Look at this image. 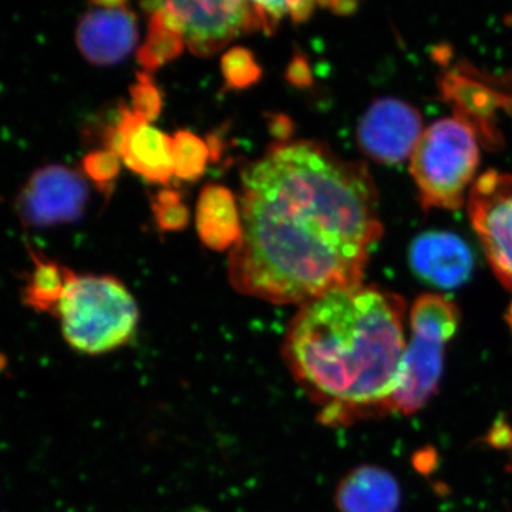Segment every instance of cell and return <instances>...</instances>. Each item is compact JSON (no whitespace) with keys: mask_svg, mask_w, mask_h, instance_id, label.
I'll return each instance as SVG.
<instances>
[{"mask_svg":"<svg viewBox=\"0 0 512 512\" xmlns=\"http://www.w3.org/2000/svg\"><path fill=\"white\" fill-rule=\"evenodd\" d=\"M225 83L231 89H247L261 79V66L245 47H232L221 62Z\"/></svg>","mask_w":512,"mask_h":512,"instance_id":"cell-19","label":"cell"},{"mask_svg":"<svg viewBox=\"0 0 512 512\" xmlns=\"http://www.w3.org/2000/svg\"><path fill=\"white\" fill-rule=\"evenodd\" d=\"M131 103H133L134 114L140 119L148 121L156 120L163 109L160 90L154 86L153 80L148 73H138L137 82L131 86Z\"/></svg>","mask_w":512,"mask_h":512,"instance_id":"cell-21","label":"cell"},{"mask_svg":"<svg viewBox=\"0 0 512 512\" xmlns=\"http://www.w3.org/2000/svg\"><path fill=\"white\" fill-rule=\"evenodd\" d=\"M107 148L134 173L151 183L167 184L174 175L171 137L121 107L116 127L107 134Z\"/></svg>","mask_w":512,"mask_h":512,"instance_id":"cell-9","label":"cell"},{"mask_svg":"<svg viewBox=\"0 0 512 512\" xmlns=\"http://www.w3.org/2000/svg\"><path fill=\"white\" fill-rule=\"evenodd\" d=\"M286 79H288L289 83L295 84L298 87L311 86L313 82L312 72L305 57H293L288 70H286Z\"/></svg>","mask_w":512,"mask_h":512,"instance_id":"cell-23","label":"cell"},{"mask_svg":"<svg viewBox=\"0 0 512 512\" xmlns=\"http://www.w3.org/2000/svg\"><path fill=\"white\" fill-rule=\"evenodd\" d=\"M467 205L491 269L512 291V175L495 170L480 175Z\"/></svg>","mask_w":512,"mask_h":512,"instance_id":"cell-5","label":"cell"},{"mask_svg":"<svg viewBox=\"0 0 512 512\" xmlns=\"http://www.w3.org/2000/svg\"><path fill=\"white\" fill-rule=\"evenodd\" d=\"M89 187L79 171L52 164L30 175L16 198V212L26 227L49 228L79 220Z\"/></svg>","mask_w":512,"mask_h":512,"instance_id":"cell-6","label":"cell"},{"mask_svg":"<svg viewBox=\"0 0 512 512\" xmlns=\"http://www.w3.org/2000/svg\"><path fill=\"white\" fill-rule=\"evenodd\" d=\"M323 8H328L332 10V12L339 13V15H350V13L355 12L356 3L353 2H329V3H320Z\"/></svg>","mask_w":512,"mask_h":512,"instance_id":"cell-25","label":"cell"},{"mask_svg":"<svg viewBox=\"0 0 512 512\" xmlns=\"http://www.w3.org/2000/svg\"><path fill=\"white\" fill-rule=\"evenodd\" d=\"M150 12L146 42L138 49V62L146 70H156L183 53L185 40L177 16L167 2L144 3Z\"/></svg>","mask_w":512,"mask_h":512,"instance_id":"cell-15","label":"cell"},{"mask_svg":"<svg viewBox=\"0 0 512 512\" xmlns=\"http://www.w3.org/2000/svg\"><path fill=\"white\" fill-rule=\"evenodd\" d=\"M195 215L198 235L212 251H232L238 244L242 232L241 208L228 188L205 185Z\"/></svg>","mask_w":512,"mask_h":512,"instance_id":"cell-14","label":"cell"},{"mask_svg":"<svg viewBox=\"0 0 512 512\" xmlns=\"http://www.w3.org/2000/svg\"><path fill=\"white\" fill-rule=\"evenodd\" d=\"M174 175L181 180H198L211 157V147L190 131H178L171 137Z\"/></svg>","mask_w":512,"mask_h":512,"instance_id":"cell-18","label":"cell"},{"mask_svg":"<svg viewBox=\"0 0 512 512\" xmlns=\"http://www.w3.org/2000/svg\"><path fill=\"white\" fill-rule=\"evenodd\" d=\"M93 6L77 25V46L90 63L113 66L136 47L137 18L126 2H94Z\"/></svg>","mask_w":512,"mask_h":512,"instance_id":"cell-10","label":"cell"},{"mask_svg":"<svg viewBox=\"0 0 512 512\" xmlns=\"http://www.w3.org/2000/svg\"><path fill=\"white\" fill-rule=\"evenodd\" d=\"M33 268L22 289V301L28 308L52 315L66 288L72 269L30 251Z\"/></svg>","mask_w":512,"mask_h":512,"instance_id":"cell-16","label":"cell"},{"mask_svg":"<svg viewBox=\"0 0 512 512\" xmlns=\"http://www.w3.org/2000/svg\"><path fill=\"white\" fill-rule=\"evenodd\" d=\"M177 16L185 46L210 57L232 40L262 28L255 2H167Z\"/></svg>","mask_w":512,"mask_h":512,"instance_id":"cell-7","label":"cell"},{"mask_svg":"<svg viewBox=\"0 0 512 512\" xmlns=\"http://www.w3.org/2000/svg\"><path fill=\"white\" fill-rule=\"evenodd\" d=\"M480 147L474 128L460 119L434 121L421 134L410 173L424 210H458L476 177Z\"/></svg>","mask_w":512,"mask_h":512,"instance_id":"cell-4","label":"cell"},{"mask_svg":"<svg viewBox=\"0 0 512 512\" xmlns=\"http://www.w3.org/2000/svg\"><path fill=\"white\" fill-rule=\"evenodd\" d=\"M420 111L406 101H373L357 127V143L377 163L399 164L412 157L423 134Z\"/></svg>","mask_w":512,"mask_h":512,"instance_id":"cell-8","label":"cell"},{"mask_svg":"<svg viewBox=\"0 0 512 512\" xmlns=\"http://www.w3.org/2000/svg\"><path fill=\"white\" fill-rule=\"evenodd\" d=\"M158 225L164 231H180L190 221V211L177 191L164 190L157 194L153 204Z\"/></svg>","mask_w":512,"mask_h":512,"instance_id":"cell-20","label":"cell"},{"mask_svg":"<svg viewBox=\"0 0 512 512\" xmlns=\"http://www.w3.org/2000/svg\"><path fill=\"white\" fill-rule=\"evenodd\" d=\"M84 173L92 178L94 184L99 185L101 190L116 180L120 173V157L114 151L96 150L87 154L83 160Z\"/></svg>","mask_w":512,"mask_h":512,"instance_id":"cell-22","label":"cell"},{"mask_svg":"<svg viewBox=\"0 0 512 512\" xmlns=\"http://www.w3.org/2000/svg\"><path fill=\"white\" fill-rule=\"evenodd\" d=\"M402 500L396 478L375 466L357 467L336 488L340 512H397Z\"/></svg>","mask_w":512,"mask_h":512,"instance_id":"cell-13","label":"cell"},{"mask_svg":"<svg viewBox=\"0 0 512 512\" xmlns=\"http://www.w3.org/2000/svg\"><path fill=\"white\" fill-rule=\"evenodd\" d=\"M507 320H508V323H510V326L512 329V303H511L510 309H508Z\"/></svg>","mask_w":512,"mask_h":512,"instance_id":"cell-26","label":"cell"},{"mask_svg":"<svg viewBox=\"0 0 512 512\" xmlns=\"http://www.w3.org/2000/svg\"><path fill=\"white\" fill-rule=\"evenodd\" d=\"M242 232L231 285L276 305H299L363 285L383 235L367 165L318 141H282L242 174Z\"/></svg>","mask_w":512,"mask_h":512,"instance_id":"cell-1","label":"cell"},{"mask_svg":"<svg viewBox=\"0 0 512 512\" xmlns=\"http://www.w3.org/2000/svg\"><path fill=\"white\" fill-rule=\"evenodd\" d=\"M409 319L413 335L446 345L456 335L460 311L450 299L427 293L414 301Z\"/></svg>","mask_w":512,"mask_h":512,"instance_id":"cell-17","label":"cell"},{"mask_svg":"<svg viewBox=\"0 0 512 512\" xmlns=\"http://www.w3.org/2000/svg\"><path fill=\"white\" fill-rule=\"evenodd\" d=\"M444 343L413 335L404 353L399 379L387 397L382 417L389 414H410L421 407L439 389L444 367Z\"/></svg>","mask_w":512,"mask_h":512,"instance_id":"cell-11","label":"cell"},{"mask_svg":"<svg viewBox=\"0 0 512 512\" xmlns=\"http://www.w3.org/2000/svg\"><path fill=\"white\" fill-rule=\"evenodd\" d=\"M404 313L402 296L365 285L301 306L282 355L320 423L342 427L382 417L406 353Z\"/></svg>","mask_w":512,"mask_h":512,"instance_id":"cell-2","label":"cell"},{"mask_svg":"<svg viewBox=\"0 0 512 512\" xmlns=\"http://www.w3.org/2000/svg\"><path fill=\"white\" fill-rule=\"evenodd\" d=\"M410 266L421 281L440 289L466 284L473 272L474 256L466 242L451 232L430 231L410 245Z\"/></svg>","mask_w":512,"mask_h":512,"instance_id":"cell-12","label":"cell"},{"mask_svg":"<svg viewBox=\"0 0 512 512\" xmlns=\"http://www.w3.org/2000/svg\"><path fill=\"white\" fill-rule=\"evenodd\" d=\"M316 3L313 2H289V16L293 22L303 23L311 18Z\"/></svg>","mask_w":512,"mask_h":512,"instance_id":"cell-24","label":"cell"},{"mask_svg":"<svg viewBox=\"0 0 512 512\" xmlns=\"http://www.w3.org/2000/svg\"><path fill=\"white\" fill-rule=\"evenodd\" d=\"M52 316L59 320L67 345L90 356L126 346L140 318L133 295L119 279L73 271Z\"/></svg>","mask_w":512,"mask_h":512,"instance_id":"cell-3","label":"cell"}]
</instances>
